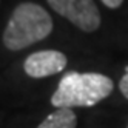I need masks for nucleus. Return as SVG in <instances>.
<instances>
[{
  "mask_svg": "<svg viewBox=\"0 0 128 128\" xmlns=\"http://www.w3.org/2000/svg\"><path fill=\"white\" fill-rule=\"evenodd\" d=\"M48 3L85 32H93L100 26V12L93 0H48Z\"/></svg>",
  "mask_w": 128,
  "mask_h": 128,
  "instance_id": "obj_3",
  "label": "nucleus"
},
{
  "mask_svg": "<svg viewBox=\"0 0 128 128\" xmlns=\"http://www.w3.org/2000/svg\"><path fill=\"white\" fill-rule=\"evenodd\" d=\"M77 119L71 108H57L37 128H76Z\"/></svg>",
  "mask_w": 128,
  "mask_h": 128,
  "instance_id": "obj_5",
  "label": "nucleus"
},
{
  "mask_svg": "<svg viewBox=\"0 0 128 128\" xmlns=\"http://www.w3.org/2000/svg\"><path fill=\"white\" fill-rule=\"evenodd\" d=\"M126 128H128V126H126Z\"/></svg>",
  "mask_w": 128,
  "mask_h": 128,
  "instance_id": "obj_8",
  "label": "nucleus"
},
{
  "mask_svg": "<svg viewBox=\"0 0 128 128\" xmlns=\"http://www.w3.org/2000/svg\"><path fill=\"white\" fill-rule=\"evenodd\" d=\"M52 31L48 11L37 3L25 2L16 6L3 32V43L11 51H20L46 39Z\"/></svg>",
  "mask_w": 128,
  "mask_h": 128,
  "instance_id": "obj_2",
  "label": "nucleus"
},
{
  "mask_svg": "<svg viewBox=\"0 0 128 128\" xmlns=\"http://www.w3.org/2000/svg\"><path fill=\"white\" fill-rule=\"evenodd\" d=\"M111 91L113 80L104 74L70 71L60 79L51 96V104L56 108L93 106L108 97Z\"/></svg>",
  "mask_w": 128,
  "mask_h": 128,
  "instance_id": "obj_1",
  "label": "nucleus"
},
{
  "mask_svg": "<svg viewBox=\"0 0 128 128\" xmlns=\"http://www.w3.org/2000/svg\"><path fill=\"white\" fill-rule=\"evenodd\" d=\"M106 8H111V10H116V8H119L122 5L124 0H100Z\"/></svg>",
  "mask_w": 128,
  "mask_h": 128,
  "instance_id": "obj_7",
  "label": "nucleus"
},
{
  "mask_svg": "<svg viewBox=\"0 0 128 128\" xmlns=\"http://www.w3.org/2000/svg\"><path fill=\"white\" fill-rule=\"evenodd\" d=\"M119 88H120V93L128 99V72L120 79V84H119Z\"/></svg>",
  "mask_w": 128,
  "mask_h": 128,
  "instance_id": "obj_6",
  "label": "nucleus"
},
{
  "mask_svg": "<svg viewBox=\"0 0 128 128\" xmlns=\"http://www.w3.org/2000/svg\"><path fill=\"white\" fill-rule=\"evenodd\" d=\"M66 66V56L56 50H43L32 52L26 57L23 70L30 77L43 79L63 71Z\"/></svg>",
  "mask_w": 128,
  "mask_h": 128,
  "instance_id": "obj_4",
  "label": "nucleus"
}]
</instances>
